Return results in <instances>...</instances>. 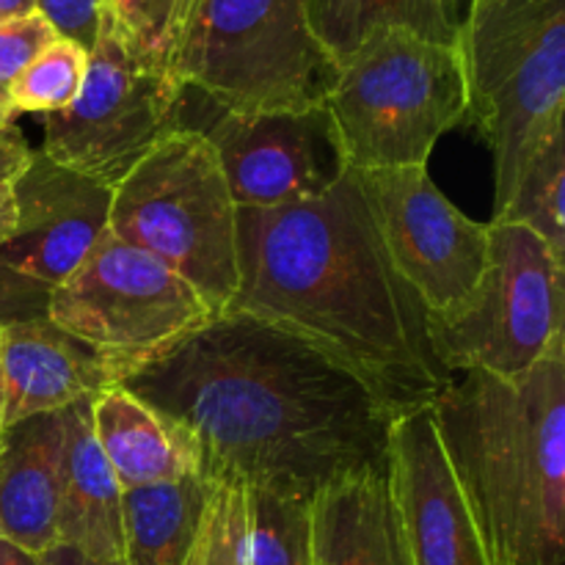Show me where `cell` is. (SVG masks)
<instances>
[{
    "label": "cell",
    "mask_w": 565,
    "mask_h": 565,
    "mask_svg": "<svg viewBox=\"0 0 565 565\" xmlns=\"http://www.w3.org/2000/svg\"><path fill=\"white\" fill-rule=\"evenodd\" d=\"M92 430L125 491L202 475L196 436L121 384L92 401Z\"/></svg>",
    "instance_id": "obj_16"
},
{
    "label": "cell",
    "mask_w": 565,
    "mask_h": 565,
    "mask_svg": "<svg viewBox=\"0 0 565 565\" xmlns=\"http://www.w3.org/2000/svg\"><path fill=\"white\" fill-rule=\"evenodd\" d=\"M64 412L31 417L0 439V541L31 555L58 546Z\"/></svg>",
    "instance_id": "obj_17"
},
{
    "label": "cell",
    "mask_w": 565,
    "mask_h": 565,
    "mask_svg": "<svg viewBox=\"0 0 565 565\" xmlns=\"http://www.w3.org/2000/svg\"><path fill=\"white\" fill-rule=\"evenodd\" d=\"M47 318L125 381L215 312L182 276L108 230L70 279L50 290Z\"/></svg>",
    "instance_id": "obj_9"
},
{
    "label": "cell",
    "mask_w": 565,
    "mask_h": 565,
    "mask_svg": "<svg viewBox=\"0 0 565 565\" xmlns=\"http://www.w3.org/2000/svg\"><path fill=\"white\" fill-rule=\"evenodd\" d=\"M565 259L527 226L489 221V263L472 296L428 318L436 362L456 373L519 379L565 340Z\"/></svg>",
    "instance_id": "obj_8"
},
{
    "label": "cell",
    "mask_w": 565,
    "mask_h": 565,
    "mask_svg": "<svg viewBox=\"0 0 565 565\" xmlns=\"http://www.w3.org/2000/svg\"><path fill=\"white\" fill-rule=\"evenodd\" d=\"M384 252L428 318H447L475 292L489 263V224L439 191L428 166L353 171Z\"/></svg>",
    "instance_id": "obj_11"
},
{
    "label": "cell",
    "mask_w": 565,
    "mask_h": 565,
    "mask_svg": "<svg viewBox=\"0 0 565 565\" xmlns=\"http://www.w3.org/2000/svg\"><path fill=\"white\" fill-rule=\"evenodd\" d=\"M226 312L307 342L397 417L430 406L452 375L428 312L392 268L353 171L309 202L237 210V290Z\"/></svg>",
    "instance_id": "obj_2"
},
{
    "label": "cell",
    "mask_w": 565,
    "mask_h": 565,
    "mask_svg": "<svg viewBox=\"0 0 565 565\" xmlns=\"http://www.w3.org/2000/svg\"><path fill=\"white\" fill-rule=\"evenodd\" d=\"M6 121H14V119H9V116H6L3 110H0V125H6Z\"/></svg>",
    "instance_id": "obj_35"
},
{
    "label": "cell",
    "mask_w": 565,
    "mask_h": 565,
    "mask_svg": "<svg viewBox=\"0 0 565 565\" xmlns=\"http://www.w3.org/2000/svg\"><path fill=\"white\" fill-rule=\"evenodd\" d=\"M36 11L53 28L55 36L92 50L103 28L105 0H36Z\"/></svg>",
    "instance_id": "obj_28"
},
{
    "label": "cell",
    "mask_w": 565,
    "mask_h": 565,
    "mask_svg": "<svg viewBox=\"0 0 565 565\" xmlns=\"http://www.w3.org/2000/svg\"><path fill=\"white\" fill-rule=\"evenodd\" d=\"M88 70V50L70 39H53L9 86V114L53 116L70 108L81 94Z\"/></svg>",
    "instance_id": "obj_25"
},
{
    "label": "cell",
    "mask_w": 565,
    "mask_h": 565,
    "mask_svg": "<svg viewBox=\"0 0 565 565\" xmlns=\"http://www.w3.org/2000/svg\"><path fill=\"white\" fill-rule=\"evenodd\" d=\"M53 39L58 36H55V31L44 22L39 11L20 17V20L0 22V110L9 119H14L9 114V105H6L9 86Z\"/></svg>",
    "instance_id": "obj_27"
},
{
    "label": "cell",
    "mask_w": 565,
    "mask_h": 565,
    "mask_svg": "<svg viewBox=\"0 0 565 565\" xmlns=\"http://www.w3.org/2000/svg\"><path fill=\"white\" fill-rule=\"evenodd\" d=\"M430 414L494 565H561L565 340L519 379H452Z\"/></svg>",
    "instance_id": "obj_3"
},
{
    "label": "cell",
    "mask_w": 565,
    "mask_h": 565,
    "mask_svg": "<svg viewBox=\"0 0 565 565\" xmlns=\"http://www.w3.org/2000/svg\"><path fill=\"white\" fill-rule=\"evenodd\" d=\"M114 188L33 149L17 182V215L0 243V265L44 287H58L108 232Z\"/></svg>",
    "instance_id": "obj_14"
},
{
    "label": "cell",
    "mask_w": 565,
    "mask_h": 565,
    "mask_svg": "<svg viewBox=\"0 0 565 565\" xmlns=\"http://www.w3.org/2000/svg\"><path fill=\"white\" fill-rule=\"evenodd\" d=\"M458 3H461V0H458Z\"/></svg>",
    "instance_id": "obj_36"
},
{
    "label": "cell",
    "mask_w": 565,
    "mask_h": 565,
    "mask_svg": "<svg viewBox=\"0 0 565 565\" xmlns=\"http://www.w3.org/2000/svg\"><path fill=\"white\" fill-rule=\"evenodd\" d=\"M312 565H408L384 469L342 478L312 497Z\"/></svg>",
    "instance_id": "obj_19"
},
{
    "label": "cell",
    "mask_w": 565,
    "mask_h": 565,
    "mask_svg": "<svg viewBox=\"0 0 565 565\" xmlns=\"http://www.w3.org/2000/svg\"><path fill=\"white\" fill-rule=\"evenodd\" d=\"M0 367L6 428L31 417L66 412L121 384L97 353L58 329L47 315L3 326Z\"/></svg>",
    "instance_id": "obj_15"
},
{
    "label": "cell",
    "mask_w": 565,
    "mask_h": 565,
    "mask_svg": "<svg viewBox=\"0 0 565 565\" xmlns=\"http://www.w3.org/2000/svg\"><path fill=\"white\" fill-rule=\"evenodd\" d=\"M121 386L196 436L210 480L312 500L337 480L384 469L392 417L373 392L246 315H215Z\"/></svg>",
    "instance_id": "obj_1"
},
{
    "label": "cell",
    "mask_w": 565,
    "mask_h": 565,
    "mask_svg": "<svg viewBox=\"0 0 565 565\" xmlns=\"http://www.w3.org/2000/svg\"><path fill=\"white\" fill-rule=\"evenodd\" d=\"M213 480L130 489L121 497V565H185L202 527Z\"/></svg>",
    "instance_id": "obj_21"
},
{
    "label": "cell",
    "mask_w": 565,
    "mask_h": 565,
    "mask_svg": "<svg viewBox=\"0 0 565 565\" xmlns=\"http://www.w3.org/2000/svg\"><path fill=\"white\" fill-rule=\"evenodd\" d=\"M384 478L408 565H494L441 450L430 406L392 417Z\"/></svg>",
    "instance_id": "obj_12"
},
{
    "label": "cell",
    "mask_w": 565,
    "mask_h": 565,
    "mask_svg": "<svg viewBox=\"0 0 565 565\" xmlns=\"http://www.w3.org/2000/svg\"><path fill=\"white\" fill-rule=\"evenodd\" d=\"M491 221L527 226L555 257L565 259V132L530 158L505 207Z\"/></svg>",
    "instance_id": "obj_23"
},
{
    "label": "cell",
    "mask_w": 565,
    "mask_h": 565,
    "mask_svg": "<svg viewBox=\"0 0 565 565\" xmlns=\"http://www.w3.org/2000/svg\"><path fill=\"white\" fill-rule=\"evenodd\" d=\"M213 143L237 210L309 202L342 174L323 108L296 114H230L199 127Z\"/></svg>",
    "instance_id": "obj_13"
},
{
    "label": "cell",
    "mask_w": 565,
    "mask_h": 565,
    "mask_svg": "<svg viewBox=\"0 0 565 565\" xmlns=\"http://www.w3.org/2000/svg\"><path fill=\"white\" fill-rule=\"evenodd\" d=\"M467 121L494 160V215L565 132V0H469L458 28Z\"/></svg>",
    "instance_id": "obj_4"
},
{
    "label": "cell",
    "mask_w": 565,
    "mask_h": 565,
    "mask_svg": "<svg viewBox=\"0 0 565 565\" xmlns=\"http://www.w3.org/2000/svg\"><path fill=\"white\" fill-rule=\"evenodd\" d=\"M334 72L307 0H193L171 64L182 86L230 114L320 108Z\"/></svg>",
    "instance_id": "obj_6"
},
{
    "label": "cell",
    "mask_w": 565,
    "mask_h": 565,
    "mask_svg": "<svg viewBox=\"0 0 565 565\" xmlns=\"http://www.w3.org/2000/svg\"><path fill=\"white\" fill-rule=\"evenodd\" d=\"M33 149L14 121L0 125V243L14 230L17 215V182L31 160Z\"/></svg>",
    "instance_id": "obj_29"
},
{
    "label": "cell",
    "mask_w": 565,
    "mask_h": 565,
    "mask_svg": "<svg viewBox=\"0 0 565 565\" xmlns=\"http://www.w3.org/2000/svg\"><path fill=\"white\" fill-rule=\"evenodd\" d=\"M108 230L226 312L237 290V204L199 127H177L114 188Z\"/></svg>",
    "instance_id": "obj_7"
},
{
    "label": "cell",
    "mask_w": 565,
    "mask_h": 565,
    "mask_svg": "<svg viewBox=\"0 0 565 565\" xmlns=\"http://www.w3.org/2000/svg\"><path fill=\"white\" fill-rule=\"evenodd\" d=\"M193 0H105L103 25L149 70L169 72Z\"/></svg>",
    "instance_id": "obj_24"
},
{
    "label": "cell",
    "mask_w": 565,
    "mask_h": 565,
    "mask_svg": "<svg viewBox=\"0 0 565 565\" xmlns=\"http://www.w3.org/2000/svg\"><path fill=\"white\" fill-rule=\"evenodd\" d=\"M307 20L334 70L381 31L456 44L461 28L458 0H307Z\"/></svg>",
    "instance_id": "obj_20"
},
{
    "label": "cell",
    "mask_w": 565,
    "mask_h": 565,
    "mask_svg": "<svg viewBox=\"0 0 565 565\" xmlns=\"http://www.w3.org/2000/svg\"><path fill=\"white\" fill-rule=\"evenodd\" d=\"M39 561H42V565H121V561H92V557L61 544L39 555Z\"/></svg>",
    "instance_id": "obj_31"
},
{
    "label": "cell",
    "mask_w": 565,
    "mask_h": 565,
    "mask_svg": "<svg viewBox=\"0 0 565 565\" xmlns=\"http://www.w3.org/2000/svg\"><path fill=\"white\" fill-rule=\"evenodd\" d=\"M50 287L0 265V326L47 315Z\"/></svg>",
    "instance_id": "obj_30"
},
{
    "label": "cell",
    "mask_w": 565,
    "mask_h": 565,
    "mask_svg": "<svg viewBox=\"0 0 565 565\" xmlns=\"http://www.w3.org/2000/svg\"><path fill=\"white\" fill-rule=\"evenodd\" d=\"M0 565H42V561L31 552L20 550V546L0 541Z\"/></svg>",
    "instance_id": "obj_32"
},
{
    "label": "cell",
    "mask_w": 565,
    "mask_h": 565,
    "mask_svg": "<svg viewBox=\"0 0 565 565\" xmlns=\"http://www.w3.org/2000/svg\"><path fill=\"white\" fill-rule=\"evenodd\" d=\"M188 88L174 75L138 64L108 28L88 50L81 94L44 116L42 152L83 177L116 188L166 136L182 127Z\"/></svg>",
    "instance_id": "obj_10"
},
{
    "label": "cell",
    "mask_w": 565,
    "mask_h": 565,
    "mask_svg": "<svg viewBox=\"0 0 565 565\" xmlns=\"http://www.w3.org/2000/svg\"><path fill=\"white\" fill-rule=\"evenodd\" d=\"M185 565H243L241 563V486L213 480L202 527Z\"/></svg>",
    "instance_id": "obj_26"
},
{
    "label": "cell",
    "mask_w": 565,
    "mask_h": 565,
    "mask_svg": "<svg viewBox=\"0 0 565 565\" xmlns=\"http://www.w3.org/2000/svg\"><path fill=\"white\" fill-rule=\"evenodd\" d=\"M320 108L342 169L428 166L439 138L467 121L461 55L456 44L381 31L334 72Z\"/></svg>",
    "instance_id": "obj_5"
},
{
    "label": "cell",
    "mask_w": 565,
    "mask_h": 565,
    "mask_svg": "<svg viewBox=\"0 0 565 565\" xmlns=\"http://www.w3.org/2000/svg\"><path fill=\"white\" fill-rule=\"evenodd\" d=\"M241 563L312 565V500L241 489Z\"/></svg>",
    "instance_id": "obj_22"
},
{
    "label": "cell",
    "mask_w": 565,
    "mask_h": 565,
    "mask_svg": "<svg viewBox=\"0 0 565 565\" xmlns=\"http://www.w3.org/2000/svg\"><path fill=\"white\" fill-rule=\"evenodd\" d=\"M0 340H3V326H0ZM6 434V392H3V367H0V439Z\"/></svg>",
    "instance_id": "obj_34"
},
{
    "label": "cell",
    "mask_w": 565,
    "mask_h": 565,
    "mask_svg": "<svg viewBox=\"0 0 565 565\" xmlns=\"http://www.w3.org/2000/svg\"><path fill=\"white\" fill-rule=\"evenodd\" d=\"M36 11V0H0V22L20 20Z\"/></svg>",
    "instance_id": "obj_33"
},
{
    "label": "cell",
    "mask_w": 565,
    "mask_h": 565,
    "mask_svg": "<svg viewBox=\"0 0 565 565\" xmlns=\"http://www.w3.org/2000/svg\"><path fill=\"white\" fill-rule=\"evenodd\" d=\"M121 497L125 489L94 439L92 401L66 408L55 519L58 544L92 561H121Z\"/></svg>",
    "instance_id": "obj_18"
}]
</instances>
